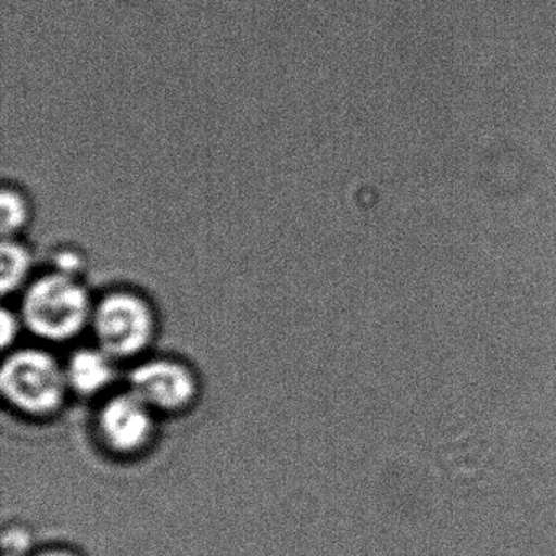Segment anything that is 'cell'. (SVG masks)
I'll list each match as a JSON object with an SVG mask.
<instances>
[{
  "mask_svg": "<svg viewBox=\"0 0 556 556\" xmlns=\"http://www.w3.org/2000/svg\"><path fill=\"white\" fill-rule=\"evenodd\" d=\"M129 392L151 409L177 412L197 392V383L187 367L175 361L154 359L141 364L129 376Z\"/></svg>",
  "mask_w": 556,
  "mask_h": 556,
  "instance_id": "277c9868",
  "label": "cell"
},
{
  "mask_svg": "<svg viewBox=\"0 0 556 556\" xmlns=\"http://www.w3.org/2000/svg\"><path fill=\"white\" fill-rule=\"evenodd\" d=\"M97 344L113 359L141 353L155 331L151 304L131 291H115L93 304L90 320Z\"/></svg>",
  "mask_w": 556,
  "mask_h": 556,
  "instance_id": "3957f363",
  "label": "cell"
},
{
  "mask_svg": "<svg viewBox=\"0 0 556 556\" xmlns=\"http://www.w3.org/2000/svg\"><path fill=\"white\" fill-rule=\"evenodd\" d=\"M21 321L22 318L12 314V312H9L8 308L2 312V321H0V330H2V346L8 348L9 344L15 340Z\"/></svg>",
  "mask_w": 556,
  "mask_h": 556,
  "instance_id": "9c48e42d",
  "label": "cell"
},
{
  "mask_svg": "<svg viewBox=\"0 0 556 556\" xmlns=\"http://www.w3.org/2000/svg\"><path fill=\"white\" fill-rule=\"evenodd\" d=\"M34 256L18 239H4L0 250V289L2 294L21 291L31 281Z\"/></svg>",
  "mask_w": 556,
  "mask_h": 556,
  "instance_id": "52a82bcc",
  "label": "cell"
},
{
  "mask_svg": "<svg viewBox=\"0 0 556 556\" xmlns=\"http://www.w3.org/2000/svg\"><path fill=\"white\" fill-rule=\"evenodd\" d=\"M89 291L76 273L66 269L31 279L22 298V324L48 341L77 337L92 320Z\"/></svg>",
  "mask_w": 556,
  "mask_h": 556,
  "instance_id": "6da1fadb",
  "label": "cell"
},
{
  "mask_svg": "<svg viewBox=\"0 0 556 556\" xmlns=\"http://www.w3.org/2000/svg\"><path fill=\"white\" fill-rule=\"evenodd\" d=\"M38 556H76V555H73V553H67V552H47V553H41V555H38Z\"/></svg>",
  "mask_w": 556,
  "mask_h": 556,
  "instance_id": "30bf717a",
  "label": "cell"
},
{
  "mask_svg": "<svg viewBox=\"0 0 556 556\" xmlns=\"http://www.w3.org/2000/svg\"><path fill=\"white\" fill-rule=\"evenodd\" d=\"M152 409L128 392L110 400L99 415L103 442L118 454H132L144 447L152 434Z\"/></svg>",
  "mask_w": 556,
  "mask_h": 556,
  "instance_id": "5b68a950",
  "label": "cell"
},
{
  "mask_svg": "<svg viewBox=\"0 0 556 556\" xmlns=\"http://www.w3.org/2000/svg\"><path fill=\"white\" fill-rule=\"evenodd\" d=\"M66 372L43 351L12 353L0 369V390L9 403L28 415H50L66 392Z\"/></svg>",
  "mask_w": 556,
  "mask_h": 556,
  "instance_id": "7a4b0ae2",
  "label": "cell"
},
{
  "mask_svg": "<svg viewBox=\"0 0 556 556\" xmlns=\"http://www.w3.org/2000/svg\"><path fill=\"white\" fill-rule=\"evenodd\" d=\"M0 229L4 239H17L21 230L27 226L30 210L24 194L14 188H4L0 197Z\"/></svg>",
  "mask_w": 556,
  "mask_h": 556,
  "instance_id": "ba28073f",
  "label": "cell"
},
{
  "mask_svg": "<svg viewBox=\"0 0 556 556\" xmlns=\"http://www.w3.org/2000/svg\"><path fill=\"white\" fill-rule=\"evenodd\" d=\"M4 556H14V555H4Z\"/></svg>",
  "mask_w": 556,
  "mask_h": 556,
  "instance_id": "8fae6325",
  "label": "cell"
},
{
  "mask_svg": "<svg viewBox=\"0 0 556 556\" xmlns=\"http://www.w3.org/2000/svg\"><path fill=\"white\" fill-rule=\"evenodd\" d=\"M113 357L105 351L80 350L73 354L66 369L67 387L80 395H96L102 392L113 379Z\"/></svg>",
  "mask_w": 556,
  "mask_h": 556,
  "instance_id": "8992f818",
  "label": "cell"
}]
</instances>
